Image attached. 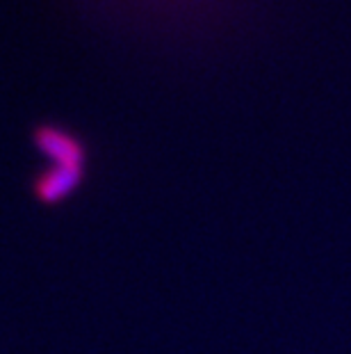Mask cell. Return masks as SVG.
Listing matches in <instances>:
<instances>
[{"instance_id": "1", "label": "cell", "mask_w": 351, "mask_h": 354, "mask_svg": "<svg viewBox=\"0 0 351 354\" xmlns=\"http://www.w3.org/2000/svg\"><path fill=\"white\" fill-rule=\"evenodd\" d=\"M32 142L37 151H41L57 167H80L85 169L87 149L73 133L59 126L41 124L34 128Z\"/></svg>"}, {"instance_id": "2", "label": "cell", "mask_w": 351, "mask_h": 354, "mask_svg": "<svg viewBox=\"0 0 351 354\" xmlns=\"http://www.w3.org/2000/svg\"><path fill=\"white\" fill-rule=\"evenodd\" d=\"M82 178H85V169L80 167H57L53 165L50 169L41 171L34 178V197L41 203H59L69 197L71 192H76Z\"/></svg>"}]
</instances>
